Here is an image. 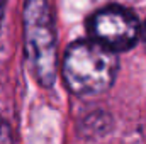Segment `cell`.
Listing matches in <instances>:
<instances>
[{
	"label": "cell",
	"mask_w": 146,
	"mask_h": 144,
	"mask_svg": "<svg viewBox=\"0 0 146 144\" xmlns=\"http://www.w3.org/2000/svg\"><path fill=\"white\" fill-rule=\"evenodd\" d=\"M117 68L119 61L114 49L97 41H78L66 49L61 73L75 95L94 97L114 85Z\"/></svg>",
	"instance_id": "obj_1"
},
{
	"label": "cell",
	"mask_w": 146,
	"mask_h": 144,
	"mask_svg": "<svg viewBox=\"0 0 146 144\" xmlns=\"http://www.w3.org/2000/svg\"><path fill=\"white\" fill-rule=\"evenodd\" d=\"M24 34L27 59L36 80L42 87H51L58 73V54L54 24L46 0H26Z\"/></svg>",
	"instance_id": "obj_2"
},
{
	"label": "cell",
	"mask_w": 146,
	"mask_h": 144,
	"mask_svg": "<svg viewBox=\"0 0 146 144\" xmlns=\"http://www.w3.org/2000/svg\"><path fill=\"white\" fill-rule=\"evenodd\" d=\"M88 32L94 41L114 51L133 48L141 36V26L133 12L122 7H106L88 20Z\"/></svg>",
	"instance_id": "obj_3"
},
{
	"label": "cell",
	"mask_w": 146,
	"mask_h": 144,
	"mask_svg": "<svg viewBox=\"0 0 146 144\" xmlns=\"http://www.w3.org/2000/svg\"><path fill=\"white\" fill-rule=\"evenodd\" d=\"M0 144H14L12 131H10L9 124L3 122L2 119H0Z\"/></svg>",
	"instance_id": "obj_4"
},
{
	"label": "cell",
	"mask_w": 146,
	"mask_h": 144,
	"mask_svg": "<svg viewBox=\"0 0 146 144\" xmlns=\"http://www.w3.org/2000/svg\"><path fill=\"white\" fill-rule=\"evenodd\" d=\"M3 3H5V0H0V20H2V15H3Z\"/></svg>",
	"instance_id": "obj_5"
},
{
	"label": "cell",
	"mask_w": 146,
	"mask_h": 144,
	"mask_svg": "<svg viewBox=\"0 0 146 144\" xmlns=\"http://www.w3.org/2000/svg\"><path fill=\"white\" fill-rule=\"evenodd\" d=\"M141 34H143V41H145V44H146V24H145V29H143Z\"/></svg>",
	"instance_id": "obj_6"
}]
</instances>
